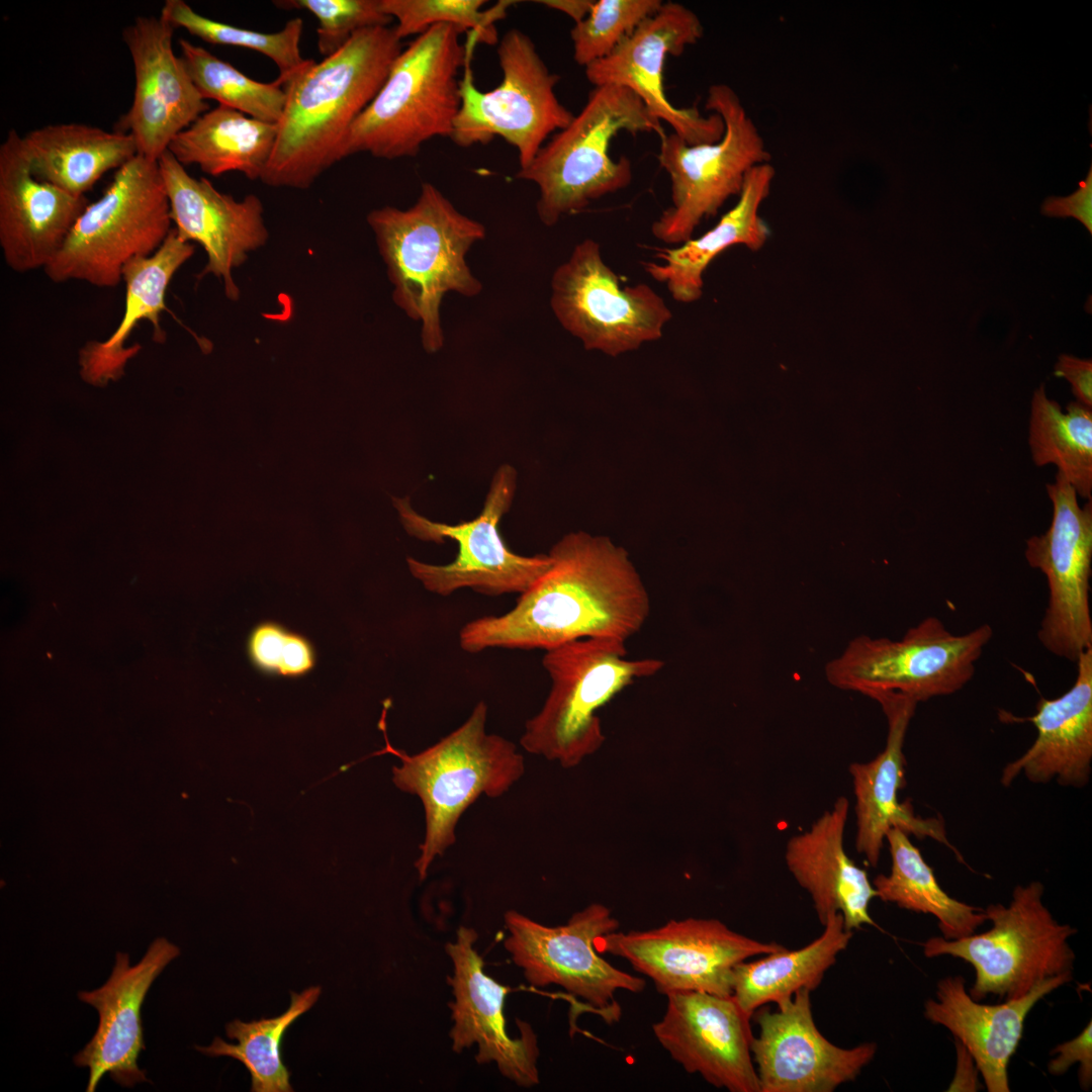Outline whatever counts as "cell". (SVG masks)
Returning <instances> with one entry per match:
<instances>
[{
	"label": "cell",
	"mask_w": 1092,
	"mask_h": 1092,
	"mask_svg": "<svg viewBox=\"0 0 1092 1092\" xmlns=\"http://www.w3.org/2000/svg\"><path fill=\"white\" fill-rule=\"evenodd\" d=\"M393 286L395 304L421 323L428 353L444 345L440 306L447 292L473 297L482 285L465 260L485 237L479 221L461 213L433 184L423 183L414 205L383 206L367 215Z\"/></svg>",
	"instance_id": "3"
},
{
	"label": "cell",
	"mask_w": 1092,
	"mask_h": 1092,
	"mask_svg": "<svg viewBox=\"0 0 1092 1092\" xmlns=\"http://www.w3.org/2000/svg\"><path fill=\"white\" fill-rule=\"evenodd\" d=\"M1074 685L1056 699L1041 698L1036 712L1026 718L1037 731L1032 745L1007 763L1001 784L1008 787L1021 774L1035 784L1056 781L1059 785L1083 788L1090 780L1092 764V648L1076 661Z\"/></svg>",
	"instance_id": "28"
},
{
	"label": "cell",
	"mask_w": 1092,
	"mask_h": 1092,
	"mask_svg": "<svg viewBox=\"0 0 1092 1092\" xmlns=\"http://www.w3.org/2000/svg\"><path fill=\"white\" fill-rule=\"evenodd\" d=\"M775 177L776 169L770 162L753 167L746 175L735 205L712 229L678 247L658 249L655 257L661 262L644 263L645 271L664 283L674 300L691 303L700 299L704 273L717 256L736 245L758 251L767 242L770 229L759 210L770 193Z\"/></svg>",
	"instance_id": "31"
},
{
	"label": "cell",
	"mask_w": 1092,
	"mask_h": 1092,
	"mask_svg": "<svg viewBox=\"0 0 1092 1092\" xmlns=\"http://www.w3.org/2000/svg\"><path fill=\"white\" fill-rule=\"evenodd\" d=\"M401 50L394 27L364 28L285 82L286 102L262 182L305 189L342 160L353 124L384 84Z\"/></svg>",
	"instance_id": "2"
},
{
	"label": "cell",
	"mask_w": 1092,
	"mask_h": 1092,
	"mask_svg": "<svg viewBox=\"0 0 1092 1092\" xmlns=\"http://www.w3.org/2000/svg\"><path fill=\"white\" fill-rule=\"evenodd\" d=\"M662 4L661 0L595 1L589 14L570 31L575 63L585 68L609 56Z\"/></svg>",
	"instance_id": "41"
},
{
	"label": "cell",
	"mask_w": 1092,
	"mask_h": 1092,
	"mask_svg": "<svg viewBox=\"0 0 1092 1092\" xmlns=\"http://www.w3.org/2000/svg\"><path fill=\"white\" fill-rule=\"evenodd\" d=\"M382 10L396 20L394 31L402 39L419 35L437 24H449L468 32L477 42L495 44L498 36L494 22L506 15L514 2L502 1L492 9L482 10L483 0H380Z\"/></svg>",
	"instance_id": "40"
},
{
	"label": "cell",
	"mask_w": 1092,
	"mask_h": 1092,
	"mask_svg": "<svg viewBox=\"0 0 1092 1092\" xmlns=\"http://www.w3.org/2000/svg\"><path fill=\"white\" fill-rule=\"evenodd\" d=\"M1092 1024L1091 1021L1082 1032L1071 1040L1057 1045L1054 1054H1058L1049 1064V1072L1053 1075H1062L1078 1062L1079 1083L1083 1089H1089L1092 1083Z\"/></svg>",
	"instance_id": "44"
},
{
	"label": "cell",
	"mask_w": 1092,
	"mask_h": 1092,
	"mask_svg": "<svg viewBox=\"0 0 1092 1092\" xmlns=\"http://www.w3.org/2000/svg\"><path fill=\"white\" fill-rule=\"evenodd\" d=\"M811 991L796 992L777 1004L776 1011L759 1010V1033L750 1051L760 1092H832L853 1081L871 1063L875 1042L844 1049L830 1042L817 1028Z\"/></svg>",
	"instance_id": "19"
},
{
	"label": "cell",
	"mask_w": 1092,
	"mask_h": 1092,
	"mask_svg": "<svg viewBox=\"0 0 1092 1092\" xmlns=\"http://www.w3.org/2000/svg\"><path fill=\"white\" fill-rule=\"evenodd\" d=\"M957 1052H958L957 1073H956V1077L953 1079V1082L950 1084L948 1090L949 1091L950 1090L951 1091H954V1090L956 1091L957 1090H961V1091L962 1090L963 1091H965V1090H968V1091L977 1090V1085H976V1083H977V1079H976L977 1078V1072L976 1071H978V1069H977V1066H976L973 1058L971 1057L969 1052L965 1049V1046L962 1043H960L959 1041H957Z\"/></svg>",
	"instance_id": "47"
},
{
	"label": "cell",
	"mask_w": 1092,
	"mask_h": 1092,
	"mask_svg": "<svg viewBox=\"0 0 1092 1092\" xmlns=\"http://www.w3.org/2000/svg\"><path fill=\"white\" fill-rule=\"evenodd\" d=\"M888 722L886 745L874 759L849 766L855 796V848L868 863H879L886 834L897 828L907 835L929 837L957 849L946 838L943 821L914 814L910 803H900L898 792L905 787L904 741L917 702L901 696L878 701Z\"/></svg>",
	"instance_id": "26"
},
{
	"label": "cell",
	"mask_w": 1092,
	"mask_h": 1092,
	"mask_svg": "<svg viewBox=\"0 0 1092 1092\" xmlns=\"http://www.w3.org/2000/svg\"><path fill=\"white\" fill-rule=\"evenodd\" d=\"M320 995L318 986L301 993L291 992L288 1009L277 1017L251 1022L236 1019L228 1023L226 1035L238 1040L237 1044L215 1037L210 1045L197 1046V1050L210 1057H232L244 1064L251 1074V1091L290 1092V1074L281 1057L282 1038L292 1022L309 1010Z\"/></svg>",
	"instance_id": "37"
},
{
	"label": "cell",
	"mask_w": 1092,
	"mask_h": 1092,
	"mask_svg": "<svg viewBox=\"0 0 1092 1092\" xmlns=\"http://www.w3.org/2000/svg\"><path fill=\"white\" fill-rule=\"evenodd\" d=\"M595 947L627 961L665 996L686 991L731 996L736 965L784 948L733 931L718 919L693 917L644 931L616 930L596 938Z\"/></svg>",
	"instance_id": "16"
},
{
	"label": "cell",
	"mask_w": 1092,
	"mask_h": 1092,
	"mask_svg": "<svg viewBox=\"0 0 1092 1092\" xmlns=\"http://www.w3.org/2000/svg\"><path fill=\"white\" fill-rule=\"evenodd\" d=\"M703 34L702 21L693 10L677 2L663 3L609 56L586 66V79L594 87L610 84L630 89L688 145L718 142L725 128L721 116L714 112L704 116L695 106L675 107L663 86L666 57L680 56Z\"/></svg>",
	"instance_id": "18"
},
{
	"label": "cell",
	"mask_w": 1092,
	"mask_h": 1092,
	"mask_svg": "<svg viewBox=\"0 0 1092 1092\" xmlns=\"http://www.w3.org/2000/svg\"><path fill=\"white\" fill-rule=\"evenodd\" d=\"M281 8L302 9L317 22V49L325 58L339 51L358 30L388 26L380 0H286L275 1Z\"/></svg>",
	"instance_id": "42"
},
{
	"label": "cell",
	"mask_w": 1092,
	"mask_h": 1092,
	"mask_svg": "<svg viewBox=\"0 0 1092 1092\" xmlns=\"http://www.w3.org/2000/svg\"><path fill=\"white\" fill-rule=\"evenodd\" d=\"M486 721L487 705L481 701L462 725L414 754L392 747L384 734L383 752L400 759L392 768L394 785L417 796L424 808L425 834L415 863L420 880L455 843L458 821L467 808L482 795L503 796L525 771L516 745L487 733Z\"/></svg>",
	"instance_id": "4"
},
{
	"label": "cell",
	"mask_w": 1092,
	"mask_h": 1092,
	"mask_svg": "<svg viewBox=\"0 0 1092 1092\" xmlns=\"http://www.w3.org/2000/svg\"><path fill=\"white\" fill-rule=\"evenodd\" d=\"M536 2L563 12L574 21V24L582 21L589 14L595 4L593 0H541Z\"/></svg>",
	"instance_id": "48"
},
{
	"label": "cell",
	"mask_w": 1092,
	"mask_h": 1092,
	"mask_svg": "<svg viewBox=\"0 0 1092 1092\" xmlns=\"http://www.w3.org/2000/svg\"><path fill=\"white\" fill-rule=\"evenodd\" d=\"M542 665L551 688L540 711L527 720L520 743L529 753L569 768L603 745L599 710L635 680L657 673L664 662L628 658L626 641L592 637L546 650Z\"/></svg>",
	"instance_id": "7"
},
{
	"label": "cell",
	"mask_w": 1092,
	"mask_h": 1092,
	"mask_svg": "<svg viewBox=\"0 0 1092 1092\" xmlns=\"http://www.w3.org/2000/svg\"><path fill=\"white\" fill-rule=\"evenodd\" d=\"M1072 979V973L1061 974L1020 998L988 1005L970 996L962 976H948L937 983L936 999L925 1002L924 1016L944 1026L965 1046L989 1092H1009L1008 1065L1022 1038L1027 1014L1037 1001Z\"/></svg>",
	"instance_id": "27"
},
{
	"label": "cell",
	"mask_w": 1092,
	"mask_h": 1092,
	"mask_svg": "<svg viewBox=\"0 0 1092 1092\" xmlns=\"http://www.w3.org/2000/svg\"><path fill=\"white\" fill-rule=\"evenodd\" d=\"M172 223L158 161L136 155L86 206L43 271L56 283L77 280L114 287L128 262L151 256L163 245Z\"/></svg>",
	"instance_id": "8"
},
{
	"label": "cell",
	"mask_w": 1092,
	"mask_h": 1092,
	"mask_svg": "<svg viewBox=\"0 0 1092 1092\" xmlns=\"http://www.w3.org/2000/svg\"><path fill=\"white\" fill-rule=\"evenodd\" d=\"M1043 885H1017L1008 906L984 909L991 929L958 939L933 936L922 943L927 958L951 956L971 964L975 981L969 990L980 1001L987 995L1017 999L1038 983L1072 973L1075 953L1068 943L1077 929L1059 923L1042 902Z\"/></svg>",
	"instance_id": "9"
},
{
	"label": "cell",
	"mask_w": 1092,
	"mask_h": 1092,
	"mask_svg": "<svg viewBox=\"0 0 1092 1092\" xmlns=\"http://www.w3.org/2000/svg\"><path fill=\"white\" fill-rule=\"evenodd\" d=\"M497 43L503 79L492 90L481 91L474 83L470 62L476 43L467 39L461 103L450 139L468 148L499 136L516 148L523 169L574 115L555 94L560 77L549 71L528 34L512 28Z\"/></svg>",
	"instance_id": "12"
},
{
	"label": "cell",
	"mask_w": 1092,
	"mask_h": 1092,
	"mask_svg": "<svg viewBox=\"0 0 1092 1092\" xmlns=\"http://www.w3.org/2000/svg\"><path fill=\"white\" fill-rule=\"evenodd\" d=\"M1046 491L1053 504L1051 526L1030 537L1024 552L1029 566L1045 576L1049 590L1037 638L1052 654L1076 663L1092 648V502L1080 507L1075 488L1060 472Z\"/></svg>",
	"instance_id": "17"
},
{
	"label": "cell",
	"mask_w": 1092,
	"mask_h": 1092,
	"mask_svg": "<svg viewBox=\"0 0 1092 1092\" xmlns=\"http://www.w3.org/2000/svg\"><path fill=\"white\" fill-rule=\"evenodd\" d=\"M849 802L839 797L809 830L792 836L786 845L785 860L798 884L810 895L822 925L839 912L848 930L876 922L869 907L877 892L864 870L857 867L844 849V830Z\"/></svg>",
	"instance_id": "29"
},
{
	"label": "cell",
	"mask_w": 1092,
	"mask_h": 1092,
	"mask_svg": "<svg viewBox=\"0 0 1092 1092\" xmlns=\"http://www.w3.org/2000/svg\"><path fill=\"white\" fill-rule=\"evenodd\" d=\"M551 308L586 350L616 357L662 337L672 313L647 284L621 286L593 239L577 244L551 280Z\"/></svg>",
	"instance_id": "14"
},
{
	"label": "cell",
	"mask_w": 1092,
	"mask_h": 1092,
	"mask_svg": "<svg viewBox=\"0 0 1092 1092\" xmlns=\"http://www.w3.org/2000/svg\"><path fill=\"white\" fill-rule=\"evenodd\" d=\"M620 131L665 135L661 121L630 89L594 87L578 114L544 144L516 177L539 189L536 210L546 226L584 209L592 201L626 188L632 180L627 157L613 159L610 144Z\"/></svg>",
	"instance_id": "6"
},
{
	"label": "cell",
	"mask_w": 1092,
	"mask_h": 1092,
	"mask_svg": "<svg viewBox=\"0 0 1092 1092\" xmlns=\"http://www.w3.org/2000/svg\"><path fill=\"white\" fill-rule=\"evenodd\" d=\"M1040 211L1049 217H1074L1089 234H1092V166L1085 179L1079 181L1078 189L1069 196H1050L1041 204Z\"/></svg>",
	"instance_id": "45"
},
{
	"label": "cell",
	"mask_w": 1092,
	"mask_h": 1092,
	"mask_svg": "<svg viewBox=\"0 0 1092 1092\" xmlns=\"http://www.w3.org/2000/svg\"><path fill=\"white\" fill-rule=\"evenodd\" d=\"M21 139L33 176L79 196L139 155L129 133L84 123L49 124Z\"/></svg>",
	"instance_id": "32"
},
{
	"label": "cell",
	"mask_w": 1092,
	"mask_h": 1092,
	"mask_svg": "<svg viewBox=\"0 0 1092 1092\" xmlns=\"http://www.w3.org/2000/svg\"><path fill=\"white\" fill-rule=\"evenodd\" d=\"M194 253V247L182 241L173 229L163 245L151 256L128 262L122 271L125 284V303L122 317L113 333L104 341H89L79 352L80 374L84 381L104 386L124 374V367L141 346L126 347V341L143 320L151 323L153 339L163 343L166 333L161 327V313L167 309L165 298L168 286L178 269Z\"/></svg>",
	"instance_id": "30"
},
{
	"label": "cell",
	"mask_w": 1092,
	"mask_h": 1092,
	"mask_svg": "<svg viewBox=\"0 0 1092 1092\" xmlns=\"http://www.w3.org/2000/svg\"><path fill=\"white\" fill-rule=\"evenodd\" d=\"M248 655L261 672L284 677H299L315 665L311 642L299 633L276 622L258 624L248 638Z\"/></svg>",
	"instance_id": "43"
},
{
	"label": "cell",
	"mask_w": 1092,
	"mask_h": 1092,
	"mask_svg": "<svg viewBox=\"0 0 1092 1092\" xmlns=\"http://www.w3.org/2000/svg\"><path fill=\"white\" fill-rule=\"evenodd\" d=\"M461 31L437 24L401 50L371 103L353 124L343 159L365 153L378 159L416 157L424 144L450 138L458 114L460 69L467 51Z\"/></svg>",
	"instance_id": "5"
},
{
	"label": "cell",
	"mask_w": 1092,
	"mask_h": 1092,
	"mask_svg": "<svg viewBox=\"0 0 1092 1092\" xmlns=\"http://www.w3.org/2000/svg\"><path fill=\"white\" fill-rule=\"evenodd\" d=\"M505 923L510 933L506 949L531 985L560 986L584 999L609 1023L621 1015L615 1000L618 990L645 989L643 978L614 967L596 949V938L619 928L603 904L593 903L558 926L541 924L515 910L505 914Z\"/></svg>",
	"instance_id": "15"
},
{
	"label": "cell",
	"mask_w": 1092,
	"mask_h": 1092,
	"mask_svg": "<svg viewBox=\"0 0 1092 1092\" xmlns=\"http://www.w3.org/2000/svg\"><path fill=\"white\" fill-rule=\"evenodd\" d=\"M1055 374L1069 381L1078 402L1092 408V361L1062 354L1055 365Z\"/></svg>",
	"instance_id": "46"
},
{
	"label": "cell",
	"mask_w": 1092,
	"mask_h": 1092,
	"mask_svg": "<svg viewBox=\"0 0 1092 1092\" xmlns=\"http://www.w3.org/2000/svg\"><path fill=\"white\" fill-rule=\"evenodd\" d=\"M705 106L723 119L721 140L692 146L673 132L660 139L657 158L670 180L671 204L652 223L651 232L665 244L691 240L704 219L715 216L729 198L738 197L748 172L771 159L729 85H711Z\"/></svg>",
	"instance_id": "11"
},
{
	"label": "cell",
	"mask_w": 1092,
	"mask_h": 1092,
	"mask_svg": "<svg viewBox=\"0 0 1092 1092\" xmlns=\"http://www.w3.org/2000/svg\"><path fill=\"white\" fill-rule=\"evenodd\" d=\"M179 953L164 937L156 938L134 966L126 952L118 951L108 980L98 989L78 993L99 1015L93 1037L74 1057L76 1066L89 1069L87 1092H94L105 1074L127 1088L149 1081L138 1066L145 1050L141 1009L153 982Z\"/></svg>",
	"instance_id": "24"
},
{
	"label": "cell",
	"mask_w": 1092,
	"mask_h": 1092,
	"mask_svg": "<svg viewBox=\"0 0 1092 1092\" xmlns=\"http://www.w3.org/2000/svg\"><path fill=\"white\" fill-rule=\"evenodd\" d=\"M181 59L191 80L205 99H213L253 118L277 123L286 102L283 86L256 81L203 47L178 40Z\"/></svg>",
	"instance_id": "38"
},
{
	"label": "cell",
	"mask_w": 1092,
	"mask_h": 1092,
	"mask_svg": "<svg viewBox=\"0 0 1092 1092\" xmlns=\"http://www.w3.org/2000/svg\"><path fill=\"white\" fill-rule=\"evenodd\" d=\"M158 164L177 236L200 244L206 253L199 277L214 275L222 281L225 296L238 299L240 290L233 270L268 240L261 200L251 194L238 201L219 192L207 179L192 177L169 151Z\"/></svg>",
	"instance_id": "23"
},
{
	"label": "cell",
	"mask_w": 1092,
	"mask_h": 1092,
	"mask_svg": "<svg viewBox=\"0 0 1092 1092\" xmlns=\"http://www.w3.org/2000/svg\"><path fill=\"white\" fill-rule=\"evenodd\" d=\"M477 933L460 926L454 943L446 944L453 963L449 978L455 1001L450 1004L454 1025L450 1031L452 1050L461 1053L477 1043L478 1064L494 1062L499 1072L521 1087L539 1083V1049L532 1026L517 1019L521 1035L511 1038L506 1029L504 1002L510 992L483 971L482 958L474 949Z\"/></svg>",
	"instance_id": "22"
},
{
	"label": "cell",
	"mask_w": 1092,
	"mask_h": 1092,
	"mask_svg": "<svg viewBox=\"0 0 1092 1092\" xmlns=\"http://www.w3.org/2000/svg\"><path fill=\"white\" fill-rule=\"evenodd\" d=\"M1028 444L1036 466L1055 464L1077 494L1091 500V407L1071 401L1064 412L1041 384L1031 399Z\"/></svg>",
	"instance_id": "36"
},
{
	"label": "cell",
	"mask_w": 1092,
	"mask_h": 1092,
	"mask_svg": "<svg viewBox=\"0 0 1092 1092\" xmlns=\"http://www.w3.org/2000/svg\"><path fill=\"white\" fill-rule=\"evenodd\" d=\"M666 997L665 1013L652 1029L670 1057L716 1088L760 1092L750 1051V1017L733 997L698 991Z\"/></svg>",
	"instance_id": "21"
},
{
	"label": "cell",
	"mask_w": 1092,
	"mask_h": 1092,
	"mask_svg": "<svg viewBox=\"0 0 1092 1092\" xmlns=\"http://www.w3.org/2000/svg\"><path fill=\"white\" fill-rule=\"evenodd\" d=\"M174 30L160 14L136 17L122 33L133 65L134 91L116 130L129 133L139 155L153 161L209 109L181 57L173 51Z\"/></svg>",
	"instance_id": "20"
},
{
	"label": "cell",
	"mask_w": 1092,
	"mask_h": 1092,
	"mask_svg": "<svg viewBox=\"0 0 1092 1092\" xmlns=\"http://www.w3.org/2000/svg\"><path fill=\"white\" fill-rule=\"evenodd\" d=\"M823 926L821 935L804 947H784L735 966L731 996L747 1016L766 1003H778L803 989L813 991L821 984L852 937L839 912L830 914Z\"/></svg>",
	"instance_id": "34"
},
{
	"label": "cell",
	"mask_w": 1092,
	"mask_h": 1092,
	"mask_svg": "<svg viewBox=\"0 0 1092 1092\" xmlns=\"http://www.w3.org/2000/svg\"><path fill=\"white\" fill-rule=\"evenodd\" d=\"M550 568L516 605L460 630V647L548 650L582 638L627 640L646 623L649 593L628 552L609 537L574 532L549 552Z\"/></svg>",
	"instance_id": "1"
},
{
	"label": "cell",
	"mask_w": 1092,
	"mask_h": 1092,
	"mask_svg": "<svg viewBox=\"0 0 1092 1092\" xmlns=\"http://www.w3.org/2000/svg\"><path fill=\"white\" fill-rule=\"evenodd\" d=\"M992 637L989 624L954 634L930 616L900 639L861 635L850 640L826 664L825 674L833 687L877 702L889 696L924 702L962 690Z\"/></svg>",
	"instance_id": "10"
},
{
	"label": "cell",
	"mask_w": 1092,
	"mask_h": 1092,
	"mask_svg": "<svg viewBox=\"0 0 1092 1092\" xmlns=\"http://www.w3.org/2000/svg\"><path fill=\"white\" fill-rule=\"evenodd\" d=\"M516 470L506 464L493 475L481 513L455 525L432 521L418 514L408 497H392L406 533L424 542L455 541L457 555L448 564L406 559L412 575L430 593L449 596L469 587L486 596L523 594L551 566L548 555L523 556L513 552L499 531L516 489Z\"/></svg>",
	"instance_id": "13"
},
{
	"label": "cell",
	"mask_w": 1092,
	"mask_h": 1092,
	"mask_svg": "<svg viewBox=\"0 0 1092 1092\" xmlns=\"http://www.w3.org/2000/svg\"><path fill=\"white\" fill-rule=\"evenodd\" d=\"M891 855L889 875L873 881L877 897L884 902L920 913L933 915L945 939H958L975 932L987 921L984 909L951 898L939 886L933 870L909 835L897 828L886 834Z\"/></svg>",
	"instance_id": "35"
},
{
	"label": "cell",
	"mask_w": 1092,
	"mask_h": 1092,
	"mask_svg": "<svg viewBox=\"0 0 1092 1092\" xmlns=\"http://www.w3.org/2000/svg\"><path fill=\"white\" fill-rule=\"evenodd\" d=\"M31 173L21 135L11 129L0 146V247L17 273L44 269L88 205Z\"/></svg>",
	"instance_id": "25"
},
{
	"label": "cell",
	"mask_w": 1092,
	"mask_h": 1092,
	"mask_svg": "<svg viewBox=\"0 0 1092 1092\" xmlns=\"http://www.w3.org/2000/svg\"><path fill=\"white\" fill-rule=\"evenodd\" d=\"M160 14L175 28H184L205 42L244 48L266 56L277 66L276 81L282 86L310 61L300 53L303 29L300 17L288 20L279 31L261 32L203 16L183 0H166Z\"/></svg>",
	"instance_id": "39"
},
{
	"label": "cell",
	"mask_w": 1092,
	"mask_h": 1092,
	"mask_svg": "<svg viewBox=\"0 0 1092 1092\" xmlns=\"http://www.w3.org/2000/svg\"><path fill=\"white\" fill-rule=\"evenodd\" d=\"M276 135L277 123L217 105L180 131L168 151L183 166L197 165L211 176L237 171L261 180Z\"/></svg>",
	"instance_id": "33"
}]
</instances>
